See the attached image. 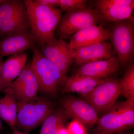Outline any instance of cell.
I'll return each mask as SVG.
<instances>
[{"mask_svg":"<svg viewBox=\"0 0 134 134\" xmlns=\"http://www.w3.org/2000/svg\"><path fill=\"white\" fill-rule=\"evenodd\" d=\"M30 32L36 43L42 46L55 38L54 32L61 18L60 9L48 7L34 0H25Z\"/></svg>","mask_w":134,"mask_h":134,"instance_id":"1","label":"cell"},{"mask_svg":"<svg viewBox=\"0 0 134 134\" xmlns=\"http://www.w3.org/2000/svg\"><path fill=\"white\" fill-rule=\"evenodd\" d=\"M97 123L98 134H115L129 129L134 125V102L116 101Z\"/></svg>","mask_w":134,"mask_h":134,"instance_id":"2","label":"cell"},{"mask_svg":"<svg viewBox=\"0 0 134 134\" xmlns=\"http://www.w3.org/2000/svg\"><path fill=\"white\" fill-rule=\"evenodd\" d=\"M29 29L24 1L1 0L0 37L14 32L29 31Z\"/></svg>","mask_w":134,"mask_h":134,"instance_id":"3","label":"cell"},{"mask_svg":"<svg viewBox=\"0 0 134 134\" xmlns=\"http://www.w3.org/2000/svg\"><path fill=\"white\" fill-rule=\"evenodd\" d=\"M103 21L100 13L96 9L86 7L83 9L66 11L56 29V34L59 39L66 38L87 27L97 25Z\"/></svg>","mask_w":134,"mask_h":134,"instance_id":"4","label":"cell"},{"mask_svg":"<svg viewBox=\"0 0 134 134\" xmlns=\"http://www.w3.org/2000/svg\"><path fill=\"white\" fill-rule=\"evenodd\" d=\"M31 50V67L38 82L39 90L46 93H55L60 85L63 86L67 76H64L36 46Z\"/></svg>","mask_w":134,"mask_h":134,"instance_id":"5","label":"cell"},{"mask_svg":"<svg viewBox=\"0 0 134 134\" xmlns=\"http://www.w3.org/2000/svg\"><path fill=\"white\" fill-rule=\"evenodd\" d=\"M17 107L15 127L26 133L42 124L53 110L52 103L43 98L17 102Z\"/></svg>","mask_w":134,"mask_h":134,"instance_id":"6","label":"cell"},{"mask_svg":"<svg viewBox=\"0 0 134 134\" xmlns=\"http://www.w3.org/2000/svg\"><path fill=\"white\" fill-rule=\"evenodd\" d=\"M110 39L119 63L125 66L132 61L134 53V21L127 19L114 22Z\"/></svg>","mask_w":134,"mask_h":134,"instance_id":"7","label":"cell"},{"mask_svg":"<svg viewBox=\"0 0 134 134\" xmlns=\"http://www.w3.org/2000/svg\"><path fill=\"white\" fill-rule=\"evenodd\" d=\"M121 94L120 79L105 78L87 96L85 101L93 107L98 114H103L116 103Z\"/></svg>","mask_w":134,"mask_h":134,"instance_id":"8","label":"cell"},{"mask_svg":"<svg viewBox=\"0 0 134 134\" xmlns=\"http://www.w3.org/2000/svg\"><path fill=\"white\" fill-rule=\"evenodd\" d=\"M39 90L38 82L31 62L26 65L19 76L5 91L11 93L17 102H28L36 98Z\"/></svg>","mask_w":134,"mask_h":134,"instance_id":"9","label":"cell"},{"mask_svg":"<svg viewBox=\"0 0 134 134\" xmlns=\"http://www.w3.org/2000/svg\"><path fill=\"white\" fill-rule=\"evenodd\" d=\"M41 52L66 77L67 72L73 62L74 56V50L70 47L69 43L63 40L55 38L42 46Z\"/></svg>","mask_w":134,"mask_h":134,"instance_id":"10","label":"cell"},{"mask_svg":"<svg viewBox=\"0 0 134 134\" xmlns=\"http://www.w3.org/2000/svg\"><path fill=\"white\" fill-rule=\"evenodd\" d=\"M61 105L69 119L79 121L85 127L91 128L97 123V113L85 100L74 96H68L63 99Z\"/></svg>","mask_w":134,"mask_h":134,"instance_id":"11","label":"cell"},{"mask_svg":"<svg viewBox=\"0 0 134 134\" xmlns=\"http://www.w3.org/2000/svg\"><path fill=\"white\" fill-rule=\"evenodd\" d=\"M96 6L103 21L115 22L133 19V0H98L96 1Z\"/></svg>","mask_w":134,"mask_h":134,"instance_id":"12","label":"cell"},{"mask_svg":"<svg viewBox=\"0 0 134 134\" xmlns=\"http://www.w3.org/2000/svg\"><path fill=\"white\" fill-rule=\"evenodd\" d=\"M36 42L30 31L14 32L3 36L0 41V57L19 54L32 50Z\"/></svg>","mask_w":134,"mask_h":134,"instance_id":"13","label":"cell"},{"mask_svg":"<svg viewBox=\"0 0 134 134\" xmlns=\"http://www.w3.org/2000/svg\"><path fill=\"white\" fill-rule=\"evenodd\" d=\"M114 55L111 44L104 41L74 50L73 62L81 66L89 63L108 59L115 56Z\"/></svg>","mask_w":134,"mask_h":134,"instance_id":"14","label":"cell"},{"mask_svg":"<svg viewBox=\"0 0 134 134\" xmlns=\"http://www.w3.org/2000/svg\"><path fill=\"white\" fill-rule=\"evenodd\" d=\"M110 30L102 26L93 25L72 34L70 38V46L75 50L80 47L104 42L110 39Z\"/></svg>","mask_w":134,"mask_h":134,"instance_id":"15","label":"cell"},{"mask_svg":"<svg viewBox=\"0 0 134 134\" xmlns=\"http://www.w3.org/2000/svg\"><path fill=\"white\" fill-rule=\"evenodd\" d=\"M28 54L23 52L10 56L3 63L0 74V92H5L26 65Z\"/></svg>","mask_w":134,"mask_h":134,"instance_id":"16","label":"cell"},{"mask_svg":"<svg viewBox=\"0 0 134 134\" xmlns=\"http://www.w3.org/2000/svg\"><path fill=\"white\" fill-rule=\"evenodd\" d=\"M119 63L113 56L107 60H101L86 63L80 66L75 75L84 76L95 79L108 78L118 70Z\"/></svg>","mask_w":134,"mask_h":134,"instance_id":"17","label":"cell"},{"mask_svg":"<svg viewBox=\"0 0 134 134\" xmlns=\"http://www.w3.org/2000/svg\"><path fill=\"white\" fill-rule=\"evenodd\" d=\"M104 79H95L77 75L67 76L63 86V93L76 92L84 97L103 82Z\"/></svg>","mask_w":134,"mask_h":134,"instance_id":"18","label":"cell"},{"mask_svg":"<svg viewBox=\"0 0 134 134\" xmlns=\"http://www.w3.org/2000/svg\"><path fill=\"white\" fill-rule=\"evenodd\" d=\"M17 113V101L11 93L7 92L0 99V117L13 130L15 129Z\"/></svg>","mask_w":134,"mask_h":134,"instance_id":"19","label":"cell"},{"mask_svg":"<svg viewBox=\"0 0 134 134\" xmlns=\"http://www.w3.org/2000/svg\"><path fill=\"white\" fill-rule=\"evenodd\" d=\"M69 119L63 108L53 110L42 123L40 134H58Z\"/></svg>","mask_w":134,"mask_h":134,"instance_id":"20","label":"cell"},{"mask_svg":"<svg viewBox=\"0 0 134 134\" xmlns=\"http://www.w3.org/2000/svg\"><path fill=\"white\" fill-rule=\"evenodd\" d=\"M121 94L127 101L134 102V65L130 64L128 66L123 77L120 79Z\"/></svg>","mask_w":134,"mask_h":134,"instance_id":"21","label":"cell"},{"mask_svg":"<svg viewBox=\"0 0 134 134\" xmlns=\"http://www.w3.org/2000/svg\"><path fill=\"white\" fill-rule=\"evenodd\" d=\"M86 0H59V7L63 11L83 9L87 7Z\"/></svg>","mask_w":134,"mask_h":134,"instance_id":"22","label":"cell"},{"mask_svg":"<svg viewBox=\"0 0 134 134\" xmlns=\"http://www.w3.org/2000/svg\"><path fill=\"white\" fill-rule=\"evenodd\" d=\"M68 129L71 134H86L85 127L79 121L73 120L70 122Z\"/></svg>","mask_w":134,"mask_h":134,"instance_id":"23","label":"cell"},{"mask_svg":"<svg viewBox=\"0 0 134 134\" xmlns=\"http://www.w3.org/2000/svg\"><path fill=\"white\" fill-rule=\"evenodd\" d=\"M35 2L48 7L58 8L59 0H34Z\"/></svg>","mask_w":134,"mask_h":134,"instance_id":"24","label":"cell"},{"mask_svg":"<svg viewBox=\"0 0 134 134\" xmlns=\"http://www.w3.org/2000/svg\"><path fill=\"white\" fill-rule=\"evenodd\" d=\"M58 134H71L70 133L68 129L65 128L63 127L58 132Z\"/></svg>","mask_w":134,"mask_h":134,"instance_id":"25","label":"cell"},{"mask_svg":"<svg viewBox=\"0 0 134 134\" xmlns=\"http://www.w3.org/2000/svg\"><path fill=\"white\" fill-rule=\"evenodd\" d=\"M13 133L12 134H28L25 132H21L17 130L16 129H13Z\"/></svg>","mask_w":134,"mask_h":134,"instance_id":"26","label":"cell"},{"mask_svg":"<svg viewBox=\"0 0 134 134\" xmlns=\"http://www.w3.org/2000/svg\"><path fill=\"white\" fill-rule=\"evenodd\" d=\"M3 60L2 58L0 57V74H1V70L2 67L3 63Z\"/></svg>","mask_w":134,"mask_h":134,"instance_id":"27","label":"cell"},{"mask_svg":"<svg viewBox=\"0 0 134 134\" xmlns=\"http://www.w3.org/2000/svg\"><path fill=\"white\" fill-rule=\"evenodd\" d=\"M2 122L1 120V118L0 117V130H1V129L2 127Z\"/></svg>","mask_w":134,"mask_h":134,"instance_id":"28","label":"cell"},{"mask_svg":"<svg viewBox=\"0 0 134 134\" xmlns=\"http://www.w3.org/2000/svg\"><path fill=\"white\" fill-rule=\"evenodd\" d=\"M116 134H123L120 133H116Z\"/></svg>","mask_w":134,"mask_h":134,"instance_id":"29","label":"cell"},{"mask_svg":"<svg viewBox=\"0 0 134 134\" xmlns=\"http://www.w3.org/2000/svg\"><path fill=\"white\" fill-rule=\"evenodd\" d=\"M95 134H97V133H95Z\"/></svg>","mask_w":134,"mask_h":134,"instance_id":"30","label":"cell"},{"mask_svg":"<svg viewBox=\"0 0 134 134\" xmlns=\"http://www.w3.org/2000/svg\"><path fill=\"white\" fill-rule=\"evenodd\" d=\"M1 0H0V2H1Z\"/></svg>","mask_w":134,"mask_h":134,"instance_id":"31","label":"cell"}]
</instances>
